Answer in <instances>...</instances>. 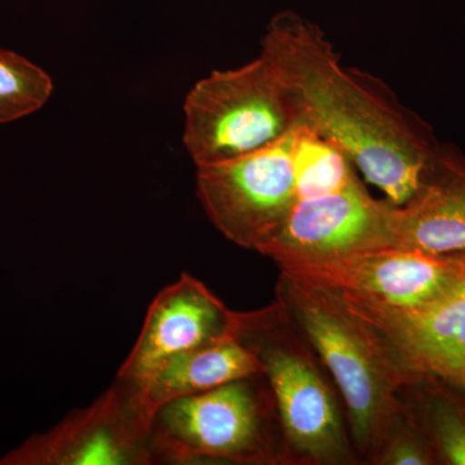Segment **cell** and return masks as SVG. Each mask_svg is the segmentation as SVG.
I'll return each instance as SVG.
<instances>
[{
	"label": "cell",
	"instance_id": "16",
	"mask_svg": "<svg viewBox=\"0 0 465 465\" xmlns=\"http://www.w3.org/2000/svg\"><path fill=\"white\" fill-rule=\"evenodd\" d=\"M54 92L51 75L16 52L0 48V124L41 110Z\"/></svg>",
	"mask_w": 465,
	"mask_h": 465
},
{
	"label": "cell",
	"instance_id": "9",
	"mask_svg": "<svg viewBox=\"0 0 465 465\" xmlns=\"http://www.w3.org/2000/svg\"><path fill=\"white\" fill-rule=\"evenodd\" d=\"M277 266L282 273L400 308L419 307L440 298L465 272L458 253L430 255L394 246L289 260Z\"/></svg>",
	"mask_w": 465,
	"mask_h": 465
},
{
	"label": "cell",
	"instance_id": "2",
	"mask_svg": "<svg viewBox=\"0 0 465 465\" xmlns=\"http://www.w3.org/2000/svg\"><path fill=\"white\" fill-rule=\"evenodd\" d=\"M275 299L331 375L361 463L375 464L405 411L403 391L411 382L396 351L330 287L281 272Z\"/></svg>",
	"mask_w": 465,
	"mask_h": 465
},
{
	"label": "cell",
	"instance_id": "3",
	"mask_svg": "<svg viewBox=\"0 0 465 465\" xmlns=\"http://www.w3.org/2000/svg\"><path fill=\"white\" fill-rule=\"evenodd\" d=\"M235 336L259 358L280 420L284 460L298 465L361 463L335 382L283 305L237 312Z\"/></svg>",
	"mask_w": 465,
	"mask_h": 465
},
{
	"label": "cell",
	"instance_id": "12",
	"mask_svg": "<svg viewBox=\"0 0 465 465\" xmlns=\"http://www.w3.org/2000/svg\"><path fill=\"white\" fill-rule=\"evenodd\" d=\"M394 247L430 255L465 252V154L439 143L420 188L393 220Z\"/></svg>",
	"mask_w": 465,
	"mask_h": 465
},
{
	"label": "cell",
	"instance_id": "1",
	"mask_svg": "<svg viewBox=\"0 0 465 465\" xmlns=\"http://www.w3.org/2000/svg\"><path fill=\"white\" fill-rule=\"evenodd\" d=\"M262 54L286 84L302 124L338 143L396 206L420 188L439 142L378 76L342 65L317 24L296 12L269 20Z\"/></svg>",
	"mask_w": 465,
	"mask_h": 465
},
{
	"label": "cell",
	"instance_id": "15",
	"mask_svg": "<svg viewBox=\"0 0 465 465\" xmlns=\"http://www.w3.org/2000/svg\"><path fill=\"white\" fill-rule=\"evenodd\" d=\"M420 399L421 425L439 458L451 465H465V409L439 382L418 379L409 384Z\"/></svg>",
	"mask_w": 465,
	"mask_h": 465
},
{
	"label": "cell",
	"instance_id": "10",
	"mask_svg": "<svg viewBox=\"0 0 465 465\" xmlns=\"http://www.w3.org/2000/svg\"><path fill=\"white\" fill-rule=\"evenodd\" d=\"M396 207L372 197L357 176L341 191L296 201L260 253L280 264L394 246Z\"/></svg>",
	"mask_w": 465,
	"mask_h": 465
},
{
	"label": "cell",
	"instance_id": "7",
	"mask_svg": "<svg viewBox=\"0 0 465 465\" xmlns=\"http://www.w3.org/2000/svg\"><path fill=\"white\" fill-rule=\"evenodd\" d=\"M296 127L258 152L197 167V195L204 213L237 246L262 252L298 201Z\"/></svg>",
	"mask_w": 465,
	"mask_h": 465
},
{
	"label": "cell",
	"instance_id": "8",
	"mask_svg": "<svg viewBox=\"0 0 465 465\" xmlns=\"http://www.w3.org/2000/svg\"><path fill=\"white\" fill-rule=\"evenodd\" d=\"M335 291L391 342L411 382H439L465 402V272L448 292L414 308Z\"/></svg>",
	"mask_w": 465,
	"mask_h": 465
},
{
	"label": "cell",
	"instance_id": "4",
	"mask_svg": "<svg viewBox=\"0 0 465 465\" xmlns=\"http://www.w3.org/2000/svg\"><path fill=\"white\" fill-rule=\"evenodd\" d=\"M152 449L155 464H286L264 375L159 407L153 419Z\"/></svg>",
	"mask_w": 465,
	"mask_h": 465
},
{
	"label": "cell",
	"instance_id": "13",
	"mask_svg": "<svg viewBox=\"0 0 465 465\" xmlns=\"http://www.w3.org/2000/svg\"><path fill=\"white\" fill-rule=\"evenodd\" d=\"M262 375L259 358L235 335L206 342L168 358L140 385L153 411L171 401Z\"/></svg>",
	"mask_w": 465,
	"mask_h": 465
},
{
	"label": "cell",
	"instance_id": "18",
	"mask_svg": "<svg viewBox=\"0 0 465 465\" xmlns=\"http://www.w3.org/2000/svg\"><path fill=\"white\" fill-rule=\"evenodd\" d=\"M458 255L460 256L461 260H463L464 264H465V252L458 253Z\"/></svg>",
	"mask_w": 465,
	"mask_h": 465
},
{
	"label": "cell",
	"instance_id": "14",
	"mask_svg": "<svg viewBox=\"0 0 465 465\" xmlns=\"http://www.w3.org/2000/svg\"><path fill=\"white\" fill-rule=\"evenodd\" d=\"M293 158L298 201L341 191L358 176L353 162L338 143L304 124L295 130Z\"/></svg>",
	"mask_w": 465,
	"mask_h": 465
},
{
	"label": "cell",
	"instance_id": "5",
	"mask_svg": "<svg viewBox=\"0 0 465 465\" xmlns=\"http://www.w3.org/2000/svg\"><path fill=\"white\" fill-rule=\"evenodd\" d=\"M183 114V145L197 167L258 152L302 124L286 84L262 52L246 65L197 82Z\"/></svg>",
	"mask_w": 465,
	"mask_h": 465
},
{
	"label": "cell",
	"instance_id": "6",
	"mask_svg": "<svg viewBox=\"0 0 465 465\" xmlns=\"http://www.w3.org/2000/svg\"><path fill=\"white\" fill-rule=\"evenodd\" d=\"M153 419L142 387L116 378L90 406L9 450L0 465L155 464Z\"/></svg>",
	"mask_w": 465,
	"mask_h": 465
},
{
	"label": "cell",
	"instance_id": "17",
	"mask_svg": "<svg viewBox=\"0 0 465 465\" xmlns=\"http://www.w3.org/2000/svg\"><path fill=\"white\" fill-rule=\"evenodd\" d=\"M437 460L439 455L423 425L405 402V411L391 428L375 464L432 465L439 463Z\"/></svg>",
	"mask_w": 465,
	"mask_h": 465
},
{
	"label": "cell",
	"instance_id": "11",
	"mask_svg": "<svg viewBox=\"0 0 465 465\" xmlns=\"http://www.w3.org/2000/svg\"><path fill=\"white\" fill-rule=\"evenodd\" d=\"M237 312L189 273L159 291L116 378L142 385L168 358L235 335Z\"/></svg>",
	"mask_w": 465,
	"mask_h": 465
}]
</instances>
